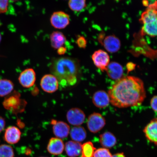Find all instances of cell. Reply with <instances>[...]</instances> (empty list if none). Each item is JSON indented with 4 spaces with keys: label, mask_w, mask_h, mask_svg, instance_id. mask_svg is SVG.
<instances>
[{
    "label": "cell",
    "mask_w": 157,
    "mask_h": 157,
    "mask_svg": "<svg viewBox=\"0 0 157 157\" xmlns=\"http://www.w3.org/2000/svg\"><path fill=\"white\" fill-rule=\"evenodd\" d=\"M50 71L63 88L72 87L77 83L80 74L79 61L77 59L62 57L53 59Z\"/></svg>",
    "instance_id": "cell-2"
},
{
    "label": "cell",
    "mask_w": 157,
    "mask_h": 157,
    "mask_svg": "<svg viewBox=\"0 0 157 157\" xmlns=\"http://www.w3.org/2000/svg\"><path fill=\"white\" fill-rule=\"evenodd\" d=\"M68 6L74 11H81L86 6V0H69Z\"/></svg>",
    "instance_id": "cell-24"
},
{
    "label": "cell",
    "mask_w": 157,
    "mask_h": 157,
    "mask_svg": "<svg viewBox=\"0 0 157 157\" xmlns=\"http://www.w3.org/2000/svg\"><path fill=\"white\" fill-rule=\"evenodd\" d=\"M143 131L147 140L157 146V118L151 120Z\"/></svg>",
    "instance_id": "cell-13"
},
{
    "label": "cell",
    "mask_w": 157,
    "mask_h": 157,
    "mask_svg": "<svg viewBox=\"0 0 157 157\" xmlns=\"http://www.w3.org/2000/svg\"><path fill=\"white\" fill-rule=\"evenodd\" d=\"M36 75L32 68H28L21 72L18 78L19 83L23 87L29 88L34 85Z\"/></svg>",
    "instance_id": "cell-11"
},
{
    "label": "cell",
    "mask_w": 157,
    "mask_h": 157,
    "mask_svg": "<svg viewBox=\"0 0 157 157\" xmlns=\"http://www.w3.org/2000/svg\"><path fill=\"white\" fill-rule=\"evenodd\" d=\"M88 130L93 133H97L105 126V119L101 114L94 113L88 117L87 121Z\"/></svg>",
    "instance_id": "cell-5"
},
{
    "label": "cell",
    "mask_w": 157,
    "mask_h": 157,
    "mask_svg": "<svg viewBox=\"0 0 157 157\" xmlns=\"http://www.w3.org/2000/svg\"><path fill=\"white\" fill-rule=\"evenodd\" d=\"M70 21L69 16L62 11L55 12L50 18L51 25L55 28L58 29L65 28L70 24Z\"/></svg>",
    "instance_id": "cell-7"
},
{
    "label": "cell",
    "mask_w": 157,
    "mask_h": 157,
    "mask_svg": "<svg viewBox=\"0 0 157 157\" xmlns=\"http://www.w3.org/2000/svg\"><path fill=\"white\" fill-rule=\"evenodd\" d=\"M13 147L10 145L2 144L0 146V157H14Z\"/></svg>",
    "instance_id": "cell-25"
},
{
    "label": "cell",
    "mask_w": 157,
    "mask_h": 157,
    "mask_svg": "<svg viewBox=\"0 0 157 157\" xmlns=\"http://www.w3.org/2000/svg\"><path fill=\"white\" fill-rule=\"evenodd\" d=\"M112 157H125L123 153H118L117 154L113 155Z\"/></svg>",
    "instance_id": "cell-33"
},
{
    "label": "cell",
    "mask_w": 157,
    "mask_h": 157,
    "mask_svg": "<svg viewBox=\"0 0 157 157\" xmlns=\"http://www.w3.org/2000/svg\"><path fill=\"white\" fill-rule=\"evenodd\" d=\"M64 148L63 142L57 137H52L48 143L47 150L50 154L59 155L61 154Z\"/></svg>",
    "instance_id": "cell-16"
},
{
    "label": "cell",
    "mask_w": 157,
    "mask_h": 157,
    "mask_svg": "<svg viewBox=\"0 0 157 157\" xmlns=\"http://www.w3.org/2000/svg\"><path fill=\"white\" fill-rule=\"evenodd\" d=\"M67 49L65 47L62 46L58 49L57 52L59 55H63L66 52Z\"/></svg>",
    "instance_id": "cell-31"
},
{
    "label": "cell",
    "mask_w": 157,
    "mask_h": 157,
    "mask_svg": "<svg viewBox=\"0 0 157 157\" xmlns=\"http://www.w3.org/2000/svg\"><path fill=\"white\" fill-rule=\"evenodd\" d=\"M113 155L109 149L100 148L96 150L94 152V157H112Z\"/></svg>",
    "instance_id": "cell-26"
},
{
    "label": "cell",
    "mask_w": 157,
    "mask_h": 157,
    "mask_svg": "<svg viewBox=\"0 0 157 157\" xmlns=\"http://www.w3.org/2000/svg\"><path fill=\"white\" fill-rule=\"evenodd\" d=\"M19 94L15 93L8 97L3 101V105L6 109L15 112H21L24 110L26 101L20 98Z\"/></svg>",
    "instance_id": "cell-4"
},
{
    "label": "cell",
    "mask_w": 157,
    "mask_h": 157,
    "mask_svg": "<svg viewBox=\"0 0 157 157\" xmlns=\"http://www.w3.org/2000/svg\"><path fill=\"white\" fill-rule=\"evenodd\" d=\"M67 119L70 124L79 126L83 124L86 119V115L82 109L78 108H72L67 113Z\"/></svg>",
    "instance_id": "cell-10"
},
{
    "label": "cell",
    "mask_w": 157,
    "mask_h": 157,
    "mask_svg": "<svg viewBox=\"0 0 157 157\" xmlns=\"http://www.w3.org/2000/svg\"><path fill=\"white\" fill-rule=\"evenodd\" d=\"M114 106L124 108L140 105L146 98L144 84L140 78L127 76L114 83L108 91Z\"/></svg>",
    "instance_id": "cell-1"
},
{
    "label": "cell",
    "mask_w": 157,
    "mask_h": 157,
    "mask_svg": "<svg viewBox=\"0 0 157 157\" xmlns=\"http://www.w3.org/2000/svg\"><path fill=\"white\" fill-rule=\"evenodd\" d=\"M105 71L111 79L117 80L122 77L123 74V67L118 63L112 62L108 65Z\"/></svg>",
    "instance_id": "cell-14"
},
{
    "label": "cell",
    "mask_w": 157,
    "mask_h": 157,
    "mask_svg": "<svg viewBox=\"0 0 157 157\" xmlns=\"http://www.w3.org/2000/svg\"><path fill=\"white\" fill-rule=\"evenodd\" d=\"M50 40L52 48L58 49L63 46L66 41V38L63 33L59 31H54L51 34Z\"/></svg>",
    "instance_id": "cell-20"
},
{
    "label": "cell",
    "mask_w": 157,
    "mask_h": 157,
    "mask_svg": "<svg viewBox=\"0 0 157 157\" xmlns=\"http://www.w3.org/2000/svg\"><path fill=\"white\" fill-rule=\"evenodd\" d=\"M101 34L99 37L102 38V41L100 43L108 52L113 53L117 52L121 48V42L119 39L115 35H109L104 37Z\"/></svg>",
    "instance_id": "cell-6"
},
{
    "label": "cell",
    "mask_w": 157,
    "mask_h": 157,
    "mask_svg": "<svg viewBox=\"0 0 157 157\" xmlns=\"http://www.w3.org/2000/svg\"><path fill=\"white\" fill-rule=\"evenodd\" d=\"M51 123L53 126V132L57 138L63 139L68 136L70 131V127L67 123L62 121H57L52 120Z\"/></svg>",
    "instance_id": "cell-12"
},
{
    "label": "cell",
    "mask_w": 157,
    "mask_h": 157,
    "mask_svg": "<svg viewBox=\"0 0 157 157\" xmlns=\"http://www.w3.org/2000/svg\"><path fill=\"white\" fill-rule=\"evenodd\" d=\"M135 67L134 64L132 63H130L128 64L127 65V68L128 70H132Z\"/></svg>",
    "instance_id": "cell-32"
},
{
    "label": "cell",
    "mask_w": 157,
    "mask_h": 157,
    "mask_svg": "<svg viewBox=\"0 0 157 157\" xmlns=\"http://www.w3.org/2000/svg\"><path fill=\"white\" fill-rule=\"evenodd\" d=\"M99 141L103 148L109 149L113 148L117 143L116 137L109 132H106L100 135Z\"/></svg>",
    "instance_id": "cell-19"
},
{
    "label": "cell",
    "mask_w": 157,
    "mask_h": 157,
    "mask_svg": "<svg viewBox=\"0 0 157 157\" xmlns=\"http://www.w3.org/2000/svg\"><path fill=\"white\" fill-rule=\"evenodd\" d=\"M2 37L1 34H0V42H1V41Z\"/></svg>",
    "instance_id": "cell-35"
},
{
    "label": "cell",
    "mask_w": 157,
    "mask_h": 157,
    "mask_svg": "<svg viewBox=\"0 0 157 157\" xmlns=\"http://www.w3.org/2000/svg\"><path fill=\"white\" fill-rule=\"evenodd\" d=\"M21 132L20 130L15 126H10L6 129L4 139L7 143L15 144L20 140Z\"/></svg>",
    "instance_id": "cell-17"
},
{
    "label": "cell",
    "mask_w": 157,
    "mask_h": 157,
    "mask_svg": "<svg viewBox=\"0 0 157 157\" xmlns=\"http://www.w3.org/2000/svg\"><path fill=\"white\" fill-rule=\"evenodd\" d=\"M6 124L5 119L2 117L0 116V132L4 129Z\"/></svg>",
    "instance_id": "cell-30"
},
{
    "label": "cell",
    "mask_w": 157,
    "mask_h": 157,
    "mask_svg": "<svg viewBox=\"0 0 157 157\" xmlns=\"http://www.w3.org/2000/svg\"><path fill=\"white\" fill-rule=\"evenodd\" d=\"M92 59L96 67L102 71H105L110 63L109 54L105 51L99 50L94 52L92 56Z\"/></svg>",
    "instance_id": "cell-8"
},
{
    "label": "cell",
    "mask_w": 157,
    "mask_h": 157,
    "mask_svg": "<svg viewBox=\"0 0 157 157\" xmlns=\"http://www.w3.org/2000/svg\"><path fill=\"white\" fill-rule=\"evenodd\" d=\"M94 105L100 109H103L109 105L110 99L109 94L103 90L96 92L93 97Z\"/></svg>",
    "instance_id": "cell-15"
},
{
    "label": "cell",
    "mask_w": 157,
    "mask_h": 157,
    "mask_svg": "<svg viewBox=\"0 0 157 157\" xmlns=\"http://www.w3.org/2000/svg\"><path fill=\"white\" fill-rule=\"evenodd\" d=\"M9 6V0H0V13L6 12Z\"/></svg>",
    "instance_id": "cell-28"
},
{
    "label": "cell",
    "mask_w": 157,
    "mask_h": 157,
    "mask_svg": "<svg viewBox=\"0 0 157 157\" xmlns=\"http://www.w3.org/2000/svg\"><path fill=\"white\" fill-rule=\"evenodd\" d=\"M150 105L153 110L157 112V95L154 96L151 99Z\"/></svg>",
    "instance_id": "cell-29"
},
{
    "label": "cell",
    "mask_w": 157,
    "mask_h": 157,
    "mask_svg": "<svg viewBox=\"0 0 157 157\" xmlns=\"http://www.w3.org/2000/svg\"><path fill=\"white\" fill-rule=\"evenodd\" d=\"M65 149L68 156L76 157L81 154L82 144L80 143L75 141H68L66 143Z\"/></svg>",
    "instance_id": "cell-18"
},
{
    "label": "cell",
    "mask_w": 157,
    "mask_h": 157,
    "mask_svg": "<svg viewBox=\"0 0 157 157\" xmlns=\"http://www.w3.org/2000/svg\"><path fill=\"white\" fill-rule=\"evenodd\" d=\"M70 135L72 140L80 142L83 141L87 137V132L83 127L76 126L71 129Z\"/></svg>",
    "instance_id": "cell-21"
},
{
    "label": "cell",
    "mask_w": 157,
    "mask_h": 157,
    "mask_svg": "<svg viewBox=\"0 0 157 157\" xmlns=\"http://www.w3.org/2000/svg\"><path fill=\"white\" fill-rule=\"evenodd\" d=\"M40 85L44 91L52 93L57 91L59 83L57 78L52 74H46L41 78Z\"/></svg>",
    "instance_id": "cell-9"
},
{
    "label": "cell",
    "mask_w": 157,
    "mask_h": 157,
    "mask_svg": "<svg viewBox=\"0 0 157 157\" xmlns=\"http://www.w3.org/2000/svg\"><path fill=\"white\" fill-rule=\"evenodd\" d=\"M11 1H18V0H11Z\"/></svg>",
    "instance_id": "cell-36"
},
{
    "label": "cell",
    "mask_w": 157,
    "mask_h": 157,
    "mask_svg": "<svg viewBox=\"0 0 157 157\" xmlns=\"http://www.w3.org/2000/svg\"><path fill=\"white\" fill-rule=\"evenodd\" d=\"M156 1V0H148V2L150 3V4L154 3Z\"/></svg>",
    "instance_id": "cell-34"
},
{
    "label": "cell",
    "mask_w": 157,
    "mask_h": 157,
    "mask_svg": "<svg viewBox=\"0 0 157 157\" xmlns=\"http://www.w3.org/2000/svg\"></svg>",
    "instance_id": "cell-37"
},
{
    "label": "cell",
    "mask_w": 157,
    "mask_h": 157,
    "mask_svg": "<svg viewBox=\"0 0 157 157\" xmlns=\"http://www.w3.org/2000/svg\"><path fill=\"white\" fill-rule=\"evenodd\" d=\"M76 44L79 48H85L87 44V41L83 36H80L76 39Z\"/></svg>",
    "instance_id": "cell-27"
},
{
    "label": "cell",
    "mask_w": 157,
    "mask_h": 157,
    "mask_svg": "<svg viewBox=\"0 0 157 157\" xmlns=\"http://www.w3.org/2000/svg\"><path fill=\"white\" fill-rule=\"evenodd\" d=\"M143 25V34L151 37L157 36V1L149 5L140 19Z\"/></svg>",
    "instance_id": "cell-3"
},
{
    "label": "cell",
    "mask_w": 157,
    "mask_h": 157,
    "mask_svg": "<svg viewBox=\"0 0 157 157\" xmlns=\"http://www.w3.org/2000/svg\"><path fill=\"white\" fill-rule=\"evenodd\" d=\"M96 149L93 143L88 142L82 145L81 157H94Z\"/></svg>",
    "instance_id": "cell-23"
},
{
    "label": "cell",
    "mask_w": 157,
    "mask_h": 157,
    "mask_svg": "<svg viewBox=\"0 0 157 157\" xmlns=\"http://www.w3.org/2000/svg\"><path fill=\"white\" fill-rule=\"evenodd\" d=\"M14 88L13 82L8 79H0V97H3L8 95Z\"/></svg>",
    "instance_id": "cell-22"
}]
</instances>
